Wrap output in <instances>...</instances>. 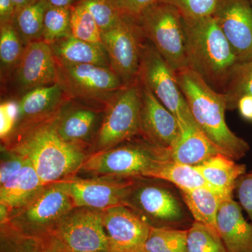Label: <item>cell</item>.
I'll use <instances>...</instances> for the list:
<instances>
[{"mask_svg":"<svg viewBox=\"0 0 252 252\" xmlns=\"http://www.w3.org/2000/svg\"><path fill=\"white\" fill-rule=\"evenodd\" d=\"M183 19L188 68L223 93L239 61L213 16Z\"/></svg>","mask_w":252,"mask_h":252,"instance_id":"7a4b0ae2","label":"cell"},{"mask_svg":"<svg viewBox=\"0 0 252 252\" xmlns=\"http://www.w3.org/2000/svg\"><path fill=\"white\" fill-rule=\"evenodd\" d=\"M125 205L151 227L180 228L189 220L182 197L165 186H135L133 182Z\"/></svg>","mask_w":252,"mask_h":252,"instance_id":"30bf717a","label":"cell"},{"mask_svg":"<svg viewBox=\"0 0 252 252\" xmlns=\"http://www.w3.org/2000/svg\"><path fill=\"white\" fill-rule=\"evenodd\" d=\"M15 79L24 94L36 88L58 83L57 62L51 45L38 41L26 46L15 69Z\"/></svg>","mask_w":252,"mask_h":252,"instance_id":"2e32d148","label":"cell"},{"mask_svg":"<svg viewBox=\"0 0 252 252\" xmlns=\"http://www.w3.org/2000/svg\"><path fill=\"white\" fill-rule=\"evenodd\" d=\"M239 63L252 60V6L250 0H219L213 14Z\"/></svg>","mask_w":252,"mask_h":252,"instance_id":"4fadbf2b","label":"cell"},{"mask_svg":"<svg viewBox=\"0 0 252 252\" xmlns=\"http://www.w3.org/2000/svg\"><path fill=\"white\" fill-rule=\"evenodd\" d=\"M50 45L57 63L97 64L110 67L108 56L102 45L80 40L72 35Z\"/></svg>","mask_w":252,"mask_h":252,"instance_id":"7402d4cb","label":"cell"},{"mask_svg":"<svg viewBox=\"0 0 252 252\" xmlns=\"http://www.w3.org/2000/svg\"><path fill=\"white\" fill-rule=\"evenodd\" d=\"M70 35L80 40L103 46L98 25L89 10L78 3L71 6Z\"/></svg>","mask_w":252,"mask_h":252,"instance_id":"1f68e13d","label":"cell"},{"mask_svg":"<svg viewBox=\"0 0 252 252\" xmlns=\"http://www.w3.org/2000/svg\"><path fill=\"white\" fill-rule=\"evenodd\" d=\"M70 7L48 6L44 18L42 41L51 44L70 35Z\"/></svg>","mask_w":252,"mask_h":252,"instance_id":"d6a6232c","label":"cell"},{"mask_svg":"<svg viewBox=\"0 0 252 252\" xmlns=\"http://www.w3.org/2000/svg\"><path fill=\"white\" fill-rule=\"evenodd\" d=\"M139 83L142 100L140 135L154 146L171 150L180 136V123L147 86Z\"/></svg>","mask_w":252,"mask_h":252,"instance_id":"5bb4252c","label":"cell"},{"mask_svg":"<svg viewBox=\"0 0 252 252\" xmlns=\"http://www.w3.org/2000/svg\"><path fill=\"white\" fill-rule=\"evenodd\" d=\"M123 13L138 18L141 13L158 0H116Z\"/></svg>","mask_w":252,"mask_h":252,"instance_id":"f35d334b","label":"cell"},{"mask_svg":"<svg viewBox=\"0 0 252 252\" xmlns=\"http://www.w3.org/2000/svg\"><path fill=\"white\" fill-rule=\"evenodd\" d=\"M16 11L12 0H0V26L13 23Z\"/></svg>","mask_w":252,"mask_h":252,"instance_id":"ab89813d","label":"cell"},{"mask_svg":"<svg viewBox=\"0 0 252 252\" xmlns=\"http://www.w3.org/2000/svg\"><path fill=\"white\" fill-rule=\"evenodd\" d=\"M97 119V114L92 109H72L63 117L57 118V131L63 140L75 144L91 135Z\"/></svg>","mask_w":252,"mask_h":252,"instance_id":"484cf974","label":"cell"},{"mask_svg":"<svg viewBox=\"0 0 252 252\" xmlns=\"http://www.w3.org/2000/svg\"><path fill=\"white\" fill-rule=\"evenodd\" d=\"M238 109L240 115L252 122V96H245L240 99L238 104Z\"/></svg>","mask_w":252,"mask_h":252,"instance_id":"60d3db41","label":"cell"},{"mask_svg":"<svg viewBox=\"0 0 252 252\" xmlns=\"http://www.w3.org/2000/svg\"><path fill=\"white\" fill-rule=\"evenodd\" d=\"M31 245L34 252H109L102 211L87 209L68 215Z\"/></svg>","mask_w":252,"mask_h":252,"instance_id":"277c9868","label":"cell"},{"mask_svg":"<svg viewBox=\"0 0 252 252\" xmlns=\"http://www.w3.org/2000/svg\"><path fill=\"white\" fill-rule=\"evenodd\" d=\"M56 124L57 119L36 126L18 147V154L27 158L45 186L64 180L86 160L75 144L61 138Z\"/></svg>","mask_w":252,"mask_h":252,"instance_id":"3957f363","label":"cell"},{"mask_svg":"<svg viewBox=\"0 0 252 252\" xmlns=\"http://www.w3.org/2000/svg\"><path fill=\"white\" fill-rule=\"evenodd\" d=\"M48 6L46 0H38L16 11L13 24L25 46L42 41L44 14Z\"/></svg>","mask_w":252,"mask_h":252,"instance_id":"4316f807","label":"cell"},{"mask_svg":"<svg viewBox=\"0 0 252 252\" xmlns=\"http://www.w3.org/2000/svg\"><path fill=\"white\" fill-rule=\"evenodd\" d=\"M235 192L238 203L247 212L252 223V171L245 172L237 180Z\"/></svg>","mask_w":252,"mask_h":252,"instance_id":"8d00e7d4","label":"cell"},{"mask_svg":"<svg viewBox=\"0 0 252 252\" xmlns=\"http://www.w3.org/2000/svg\"><path fill=\"white\" fill-rule=\"evenodd\" d=\"M171 159V150L158 147L144 139L142 142L99 151L86 158L81 169L99 175L147 178L159 164Z\"/></svg>","mask_w":252,"mask_h":252,"instance_id":"5b68a950","label":"cell"},{"mask_svg":"<svg viewBox=\"0 0 252 252\" xmlns=\"http://www.w3.org/2000/svg\"><path fill=\"white\" fill-rule=\"evenodd\" d=\"M64 94L65 92L59 83L28 91L18 101V122L41 117L51 112L59 105Z\"/></svg>","mask_w":252,"mask_h":252,"instance_id":"cb8c5ba5","label":"cell"},{"mask_svg":"<svg viewBox=\"0 0 252 252\" xmlns=\"http://www.w3.org/2000/svg\"><path fill=\"white\" fill-rule=\"evenodd\" d=\"M196 167L207 186L223 200L233 198L237 180L246 172V165L224 154H219Z\"/></svg>","mask_w":252,"mask_h":252,"instance_id":"d6986e66","label":"cell"},{"mask_svg":"<svg viewBox=\"0 0 252 252\" xmlns=\"http://www.w3.org/2000/svg\"><path fill=\"white\" fill-rule=\"evenodd\" d=\"M180 195L193 220L217 230V215L223 198L213 189L206 187L180 191Z\"/></svg>","mask_w":252,"mask_h":252,"instance_id":"603a6c76","label":"cell"},{"mask_svg":"<svg viewBox=\"0 0 252 252\" xmlns=\"http://www.w3.org/2000/svg\"><path fill=\"white\" fill-rule=\"evenodd\" d=\"M144 252L143 251H142V250H141V251H139V252Z\"/></svg>","mask_w":252,"mask_h":252,"instance_id":"f6af8a7d","label":"cell"},{"mask_svg":"<svg viewBox=\"0 0 252 252\" xmlns=\"http://www.w3.org/2000/svg\"><path fill=\"white\" fill-rule=\"evenodd\" d=\"M147 40L138 18L124 14L116 26L102 32L111 69L127 86L138 79L142 49Z\"/></svg>","mask_w":252,"mask_h":252,"instance_id":"ba28073f","label":"cell"},{"mask_svg":"<svg viewBox=\"0 0 252 252\" xmlns=\"http://www.w3.org/2000/svg\"><path fill=\"white\" fill-rule=\"evenodd\" d=\"M25 207L22 215L16 219L15 230L11 235L31 240L45 236L75 207L67 180L46 185Z\"/></svg>","mask_w":252,"mask_h":252,"instance_id":"8992f818","label":"cell"},{"mask_svg":"<svg viewBox=\"0 0 252 252\" xmlns=\"http://www.w3.org/2000/svg\"><path fill=\"white\" fill-rule=\"evenodd\" d=\"M109 252H135L142 250L151 226L126 205L102 211Z\"/></svg>","mask_w":252,"mask_h":252,"instance_id":"9a60e30c","label":"cell"},{"mask_svg":"<svg viewBox=\"0 0 252 252\" xmlns=\"http://www.w3.org/2000/svg\"><path fill=\"white\" fill-rule=\"evenodd\" d=\"M187 230L151 227L148 238L142 251L187 252Z\"/></svg>","mask_w":252,"mask_h":252,"instance_id":"83f0119b","label":"cell"},{"mask_svg":"<svg viewBox=\"0 0 252 252\" xmlns=\"http://www.w3.org/2000/svg\"><path fill=\"white\" fill-rule=\"evenodd\" d=\"M138 19L147 39L175 72L188 67L183 19L177 9L157 1Z\"/></svg>","mask_w":252,"mask_h":252,"instance_id":"52a82bcc","label":"cell"},{"mask_svg":"<svg viewBox=\"0 0 252 252\" xmlns=\"http://www.w3.org/2000/svg\"><path fill=\"white\" fill-rule=\"evenodd\" d=\"M38 0H12L15 6H16V11L26 7V6H29V5L34 4Z\"/></svg>","mask_w":252,"mask_h":252,"instance_id":"7bdbcfd3","label":"cell"},{"mask_svg":"<svg viewBox=\"0 0 252 252\" xmlns=\"http://www.w3.org/2000/svg\"><path fill=\"white\" fill-rule=\"evenodd\" d=\"M180 127V137L171 149L172 160L198 166L217 154H224L204 135L198 126Z\"/></svg>","mask_w":252,"mask_h":252,"instance_id":"ffe728a7","label":"cell"},{"mask_svg":"<svg viewBox=\"0 0 252 252\" xmlns=\"http://www.w3.org/2000/svg\"><path fill=\"white\" fill-rule=\"evenodd\" d=\"M187 252H228L217 230L193 220L187 230Z\"/></svg>","mask_w":252,"mask_h":252,"instance_id":"f546056e","label":"cell"},{"mask_svg":"<svg viewBox=\"0 0 252 252\" xmlns=\"http://www.w3.org/2000/svg\"><path fill=\"white\" fill-rule=\"evenodd\" d=\"M44 187L29 160L0 186V205H4L9 210L25 207Z\"/></svg>","mask_w":252,"mask_h":252,"instance_id":"44dd1931","label":"cell"},{"mask_svg":"<svg viewBox=\"0 0 252 252\" xmlns=\"http://www.w3.org/2000/svg\"><path fill=\"white\" fill-rule=\"evenodd\" d=\"M76 0H46L49 6L53 7H70Z\"/></svg>","mask_w":252,"mask_h":252,"instance_id":"b9f144b4","label":"cell"},{"mask_svg":"<svg viewBox=\"0 0 252 252\" xmlns=\"http://www.w3.org/2000/svg\"><path fill=\"white\" fill-rule=\"evenodd\" d=\"M250 3H251L252 6V0H250Z\"/></svg>","mask_w":252,"mask_h":252,"instance_id":"ee69618b","label":"cell"},{"mask_svg":"<svg viewBox=\"0 0 252 252\" xmlns=\"http://www.w3.org/2000/svg\"><path fill=\"white\" fill-rule=\"evenodd\" d=\"M175 8L183 18L196 19L213 16L219 0H158Z\"/></svg>","mask_w":252,"mask_h":252,"instance_id":"e575fe53","label":"cell"},{"mask_svg":"<svg viewBox=\"0 0 252 252\" xmlns=\"http://www.w3.org/2000/svg\"><path fill=\"white\" fill-rule=\"evenodd\" d=\"M28 161L29 160L27 158L18 154L16 157L3 162L0 169V185H3L10 177L19 171Z\"/></svg>","mask_w":252,"mask_h":252,"instance_id":"74e56055","label":"cell"},{"mask_svg":"<svg viewBox=\"0 0 252 252\" xmlns=\"http://www.w3.org/2000/svg\"><path fill=\"white\" fill-rule=\"evenodd\" d=\"M141 104L138 79L112 97L97 134L99 151L112 148L140 135Z\"/></svg>","mask_w":252,"mask_h":252,"instance_id":"8fae6325","label":"cell"},{"mask_svg":"<svg viewBox=\"0 0 252 252\" xmlns=\"http://www.w3.org/2000/svg\"><path fill=\"white\" fill-rule=\"evenodd\" d=\"M217 230L228 252H252V223L244 217L241 206L233 198L220 203Z\"/></svg>","mask_w":252,"mask_h":252,"instance_id":"ac0fdd59","label":"cell"},{"mask_svg":"<svg viewBox=\"0 0 252 252\" xmlns=\"http://www.w3.org/2000/svg\"><path fill=\"white\" fill-rule=\"evenodd\" d=\"M74 207L104 211L118 205H125L133 181L99 180H67Z\"/></svg>","mask_w":252,"mask_h":252,"instance_id":"e0dca14e","label":"cell"},{"mask_svg":"<svg viewBox=\"0 0 252 252\" xmlns=\"http://www.w3.org/2000/svg\"><path fill=\"white\" fill-rule=\"evenodd\" d=\"M59 83L67 94L94 100H107L125 86L110 67L91 64L57 63Z\"/></svg>","mask_w":252,"mask_h":252,"instance_id":"7c38bea8","label":"cell"},{"mask_svg":"<svg viewBox=\"0 0 252 252\" xmlns=\"http://www.w3.org/2000/svg\"><path fill=\"white\" fill-rule=\"evenodd\" d=\"M18 102L8 99L0 104V137L4 139L14 130L18 122Z\"/></svg>","mask_w":252,"mask_h":252,"instance_id":"d590c367","label":"cell"},{"mask_svg":"<svg viewBox=\"0 0 252 252\" xmlns=\"http://www.w3.org/2000/svg\"><path fill=\"white\" fill-rule=\"evenodd\" d=\"M147 178L169 182L180 191L193 190L207 186L205 179L196 167L169 160L159 164L152 170Z\"/></svg>","mask_w":252,"mask_h":252,"instance_id":"d4e9b609","label":"cell"},{"mask_svg":"<svg viewBox=\"0 0 252 252\" xmlns=\"http://www.w3.org/2000/svg\"><path fill=\"white\" fill-rule=\"evenodd\" d=\"M175 75L194 121L204 135L236 161L245 157L250 145L227 125L226 101L223 94L212 89L188 67L177 71Z\"/></svg>","mask_w":252,"mask_h":252,"instance_id":"6da1fadb","label":"cell"},{"mask_svg":"<svg viewBox=\"0 0 252 252\" xmlns=\"http://www.w3.org/2000/svg\"><path fill=\"white\" fill-rule=\"evenodd\" d=\"M26 46L13 23L0 27V63L1 72L16 69Z\"/></svg>","mask_w":252,"mask_h":252,"instance_id":"4dcf8cb0","label":"cell"},{"mask_svg":"<svg viewBox=\"0 0 252 252\" xmlns=\"http://www.w3.org/2000/svg\"><path fill=\"white\" fill-rule=\"evenodd\" d=\"M138 79L177 118L180 126H197L175 71L147 39L142 49Z\"/></svg>","mask_w":252,"mask_h":252,"instance_id":"9c48e42d","label":"cell"},{"mask_svg":"<svg viewBox=\"0 0 252 252\" xmlns=\"http://www.w3.org/2000/svg\"><path fill=\"white\" fill-rule=\"evenodd\" d=\"M74 3L84 5L89 10L101 32L116 26L124 14L116 0H76Z\"/></svg>","mask_w":252,"mask_h":252,"instance_id":"836d02e7","label":"cell"},{"mask_svg":"<svg viewBox=\"0 0 252 252\" xmlns=\"http://www.w3.org/2000/svg\"><path fill=\"white\" fill-rule=\"evenodd\" d=\"M222 94L226 101L227 110L238 109L240 99L252 96V60L237 64Z\"/></svg>","mask_w":252,"mask_h":252,"instance_id":"f1b7e54d","label":"cell"}]
</instances>
